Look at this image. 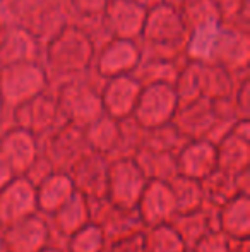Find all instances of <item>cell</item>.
I'll list each match as a JSON object with an SVG mask.
<instances>
[{
  "label": "cell",
  "instance_id": "cell-1",
  "mask_svg": "<svg viewBox=\"0 0 250 252\" xmlns=\"http://www.w3.org/2000/svg\"><path fill=\"white\" fill-rule=\"evenodd\" d=\"M94 52L96 48L93 41L79 26H65L50 43H47L43 69L48 83L60 79L62 84L83 77V74L91 67Z\"/></svg>",
  "mask_w": 250,
  "mask_h": 252
},
{
  "label": "cell",
  "instance_id": "cell-2",
  "mask_svg": "<svg viewBox=\"0 0 250 252\" xmlns=\"http://www.w3.org/2000/svg\"><path fill=\"white\" fill-rule=\"evenodd\" d=\"M55 100L60 122L72 124L83 130L105 115L101 91L84 77L58 84Z\"/></svg>",
  "mask_w": 250,
  "mask_h": 252
},
{
  "label": "cell",
  "instance_id": "cell-3",
  "mask_svg": "<svg viewBox=\"0 0 250 252\" xmlns=\"http://www.w3.org/2000/svg\"><path fill=\"white\" fill-rule=\"evenodd\" d=\"M48 77L43 65L38 62H21L0 67V98L3 108L23 105L34 96L45 93Z\"/></svg>",
  "mask_w": 250,
  "mask_h": 252
},
{
  "label": "cell",
  "instance_id": "cell-4",
  "mask_svg": "<svg viewBox=\"0 0 250 252\" xmlns=\"http://www.w3.org/2000/svg\"><path fill=\"white\" fill-rule=\"evenodd\" d=\"M177 110L178 100L173 84H149L140 90L132 119L144 130H153L170 124Z\"/></svg>",
  "mask_w": 250,
  "mask_h": 252
},
{
  "label": "cell",
  "instance_id": "cell-5",
  "mask_svg": "<svg viewBox=\"0 0 250 252\" xmlns=\"http://www.w3.org/2000/svg\"><path fill=\"white\" fill-rule=\"evenodd\" d=\"M147 180L134 158H115L108 163L107 199L118 209H136Z\"/></svg>",
  "mask_w": 250,
  "mask_h": 252
},
{
  "label": "cell",
  "instance_id": "cell-6",
  "mask_svg": "<svg viewBox=\"0 0 250 252\" xmlns=\"http://www.w3.org/2000/svg\"><path fill=\"white\" fill-rule=\"evenodd\" d=\"M65 175L74 190L86 199H107L108 161L105 156L87 150L70 165Z\"/></svg>",
  "mask_w": 250,
  "mask_h": 252
},
{
  "label": "cell",
  "instance_id": "cell-7",
  "mask_svg": "<svg viewBox=\"0 0 250 252\" xmlns=\"http://www.w3.org/2000/svg\"><path fill=\"white\" fill-rule=\"evenodd\" d=\"M45 153H40L50 161L55 173H67L74 161L87 151L84 130L72 124H60L48 134Z\"/></svg>",
  "mask_w": 250,
  "mask_h": 252
},
{
  "label": "cell",
  "instance_id": "cell-8",
  "mask_svg": "<svg viewBox=\"0 0 250 252\" xmlns=\"http://www.w3.org/2000/svg\"><path fill=\"white\" fill-rule=\"evenodd\" d=\"M136 211L142 226L147 228L170 225L178 216L177 202L170 190V186L158 180H151L146 184L136 206Z\"/></svg>",
  "mask_w": 250,
  "mask_h": 252
},
{
  "label": "cell",
  "instance_id": "cell-9",
  "mask_svg": "<svg viewBox=\"0 0 250 252\" xmlns=\"http://www.w3.org/2000/svg\"><path fill=\"white\" fill-rule=\"evenodd\" d=\"M14 122H16L17 129L33 134L36 139L54 130L55 127L62 124L58 119L55 94L45 91V93L34 96L33 100L16 106L14 108Z\"/></svg>",
  "mask_w": 250,
  "mask_h": 252
},
{
  "label": "cell",
  "instance_id": "cell-10",
  "mask_svg": "<svg viewBox=\"0 0 250 252\" xmlns=\"http://www.w3.org/2000/svg\"><path fill=\"white\" fill-rule=\"evenodd\" d=\"M249 55L250 47L247 31L231 26V24H223L218 31L209 63L223 67L233 76L235 72L247 70Z\"/></svg>",
  "mask_w": 250,
  "mask_h": 252
},
{
  "label": "cell",
  "instance_id": "cell-11",
  "mask_svg": "<svg viewBox=\"0 0 250 252\" xmlns=\"http://www.w3.org/2000/svg\"><path fill=\"white\" fill-rule=\"evenodd\" d=\"M36 189L24 177H16L0 190V228L36 215Z\"/></svg>",
  "mask_w": 250,
  "mask_h": 252
},
{
  "label": "cell",
  "instance_id": "cell-12",
  "mask_svg": "<svg viewBox=\"0 0 250 252\" xmlns=\"http://www.w3.org/2000/svg\"><path fill=\"white\" fill-rule=\"evenodd\" d=\"M146 14V10L129 0H110L101 19L111 40L136 41L142 33Z\"/></svg>",
  "mask_w": 250,
  "mask_h": 252
},
{
  "label": "cell",
  "instance_id": "cell-13",
  "mask_svg": "<svg viewBox=\"0 0 250 252\" xmlns=\"http://www.w3.org/2000/svg\"><path fill=\"white\" fill-rule=\"evenodd\" d=\"M250 161V136L249 120H238L231 130L216 144V163L218 170L230 175L249 170Z\"/></svg>",
  "mask_w": 250,
  "mask_h": 252
},
{
  "label": "cell",
  "instance_id": "cell-14",
  "mask_svg": "<svg viewBox=\"0 0 250 252\" xmlns=\"http://www.w3.org/2000/svg\"><path fill=\"white\" fill-rule=\"evenodd\" d=\"M140 62V45L129 40H110L96 55V72L103 79L127 76Z\"/></svg>",
  "mask_w": 250,
  "mask_h": 252
},
{
  "label": "cell",
  "instance_id": "cell-15",
  "mask_svg": "<svg viewBox=\"0 0 250 252\" xmlns=\"http://www.w3.org/2000/svg\"><path fill=\"white\" fill-rule=\"evenodd\" d=\"M3 246L9 252H41L50 240V228L47 221L33 215L0 232Z\"/></svg>",
  "mask_w": 250,
  "mask_h": 252
},
{
  "label": "cell",
  "instance_id": "cell-16",
  "mask_svg": "<svg viewBox=\"0 0 250 252\" xmlns=\"http://www.w3.org/2000/svg\"><path fill=\"white\" fill-rule=\"evenodd\" d=\"M140 90L142 86L130 74L107 79V84L101 90L105 115L111 117L113 120H124L132 117Z\"/></svg>",
  "mask_w": 250,
  "mask_h": 252
},
{
  "label": "cell",
  "instance_id": "cell-17",
  "mask_svg": "<svg viewBox=\"0 0 250 252\" xmlns=\"http://www.w3.org/2000/svg\"><path fill=\"white\" fill-rule=\"evenodd\" d=\"M0 155L16 177H23L40 155V144L33 134L14 127L0 136Z\"/></svg>",
  "mask_w": 250,
  "mask_h": 252
},
{
  "label": "cell",
  "instance_id": "cell-18",
  "mask_svg": "<svg viewBox=\"0 0 250 252\" xmlns=\"http://www.w3.org/2000/svg\"><path fill=\"white\" fill-rule=\"evenodd\" d=\"M216 122L213 103L204 98L180 106L171 120L175 129L187 141H206Z\"/></svg>",
  "mask_w": 250,
  "mask_h": 252
},
{
  "label": "cell",
  "instance_id": "cell-19",
  "mask_svg": "<svg viewBox=\"0 0 250 252\" xmlns=\"http://www.w3.org/2000/svg\"><path fill=\"white\" fill-rule=\"evenodd\" d=\"M216 168V146L209 141H189L177 155L178 175L187 179L200 182Z\"/></svg>",
  "mask_w": 250,
  "mask_h": 252
},
{
  "label": "cell",
  "instance_id": "cell-20",
  "mask_svg": "<svg viewBox=\"0 0 250 252\" xmlns=\"http://www.w3.org/2000/svg\"><path fill=\"white\" fill-rule=\"evenodd\" d=\"M134 161L140 168L142 175L147 182L158 180V182H170L178 175L177 170V155L168 150L156 146L144 137L139 151L134 156Z\"/></svg>",
  "mask_w": 250,
  "mask_h": 252
},
{
  "label": "cell",
  "instance_id": "cell-21",
  "mask_svg": "<svg viewBox=\"0 0 250 252\" xmlns=\"http://www.w3.org/2000/svg\"><path fill=\"white\" fill-rule=\"evenodd\" d=\"M170 226L180 237V240L184 242L187 251H192L194 246L202 237H206L207 233L218 230L216 216L213 215V209L207 208H200L197 211L185 213V215H178L170 223Z\"/></svg>",
  "mask_w": 250,
  "mask_h": 252
},
{
  "label": "cell",
  "instance_id": "cell-22",
  "mask_svg": "<svg viewBox=\"0 0 250 252\" xmlns=\"http://www.w3.org/2000/svg\"><path fill=\"white\" fill-rule=\"evenodd\" d=\"M249 196H237L216 211L218 230L223 232L226 237H230L231 240H249Z\"/></svg>",
  "mask_w": 250,
  "mask_h": 252
},
{
  "label": "cell",
  "instance_id": "cell-23",
  "mask_svg": "<svg viewBox=\"0 0 250 252\" xmlns=\"http://www.w3.org/2000/svg\"><path fill=\"white\" fill-rule=\"evenodd\" d=\"M38 41L28 31L17 26L5 28V34L0 43V67L21 62H36Z\"/></svg>",
  "mask_w": 250,
  "mask_h": 252
},
{
  "label": "cell",
  "instance_id": "cell-24",
  "mask_svg": "<svg viewBox=\"0 0 250 252\" xmlns=\"http://www.w3.org/2000/svg\"><path fill=\"white\" fill-rule=\"evenodd\" d=\"M54 226L62 237H72L86 225H89V209H87V199L74 190L72 197L62 206L60 209L52 215Z\"/></svg>",
  "mask_w": 250,
  "mask_h": 252
},
{
  "label": "cell",
  "instance_id": "cell-25",
  "mask_svg": "<svg viewBox=\"0 0 250 252\" xmlns=\"http://www.w3.org/2000/svg\"><path fill=\"white\" fill-rule=\"evenodd\" d=\"M200 190H202V206L207 204L213 211H218L226 202L240 196L235 175L221 172L218 168L204 180H200Z\"/></svg>",
  "mask_w": 250,
  "mask_h": 252
},
{
  "label": "cell",
  "instance_id": "cell-26",
  "mask_svg": "<svg viewBox=\"0 0 250 252\" xmlns=\"http://www.w3.org/2000/svg\"><path fill=\"white\" fill-rule=\"evenodd\" d=\"M233 76L216 63H200V98L209 101L228 100L235 91Z\"/></svg>",
  "mask_w": 250,
  "mask_h": 252
},
{
  "label": "cell",
  "instance_id": "cell-27",
  "mask_svg": "<svg viewBox=\"0 0 250 252\" xmlns=\"http://www.w3.org/2000/svg\"><path fill=\"white\" fill-rule=\"evenodd\" d=\"M74 187L65 173H54L36 187L38 209L54 215L72 197Z\"/></svg>",
  "mask_w": 250,
  "mask_h": 252
},
{
  "label": "cell",
  "instance_id": "cell-28",
  "mask_svg": "<svg viewBox=\"0 0 250 252\" xmlns=\"http://www.w3.org/2000/svg\"><path fill=\"white\" fill-rule=\"evenodd\" d=\"M178 12L187 33L223 26V19L213 0H184V3L178 7Z\"/></svg>",
  "mask_w": 250,
  "mask_h": 252
},
{
  "label": "cell",
  "instance_id": "cell-29",
  "mask_svg": "<svg viewBox=\"0 0 250 252\" xmlns=\"http://www.w3.org/2000/svg\"><path fill=\"white\" fill-rule=\"evenodd\" d=\"M84 136H86L87 150L107 158L117 148L118 120H113L111 117L103 115L100 120H96L94 124H91L89 127L84 129Z\"/></svg>",
  "mask_w": 250,
  "mask_h": 252
},
{
  "label": "cell",
  "instance_id": "cell-30",
  "mask_svg": "<svg viewBox=\"0 0 250 252\" xmlns=\"http://www.w3.org/2000/svg\"><path fill=\"white\" fill-rule=\"evenodd\" d=\"M178 60H160V59H140L139 65L130 76L140 84H173L182 65H177Z\"/></svg>",
  "mask_w": 250,
  "mask_h": 252
},
{
  "label": "cell",
  "instance_id": "cell-31",
  "mask_svg": "<svg viewBox=\"0 0 250 252\" xmlns=\"http://www.w3.org/2000/svg\"><path fill=\"white\" fill-rule=\"evenodd\" d=\"M173 90L178 100V108L200 100V63L185 60L177 74Z\"/></svg>",
  "mask_w": 250,
  "mask_h": 252
},
{
  "label": "cell",
  "instance_id": "cell-32",
  "mask_svg": "<svg viewBox=\"0 0 250 252\" xmlns=\"http://www.w3.org/2000/svg\"><path fill=\"white\" fill-rule=\"evenodd\" d=\"M170 190L177 202L178 215L192 213L202 208V190H200V182L187 177L177 175L173 180L168 182Z\"/></svg>",
  "mask_w": 250,
  "mask_h": 252
},
{
  "label": "cell",
  "instance_id": "cell-33",
  "mask_svg": "<svg viewBox=\"0 0 250 252\" xmlns=\"http://www.w3.org/2000/svg\"><path fill=\"white\" fill-rule=\"evenodd\" d=\"M144 137H146V130L132 117L118 120V143L113 153L118 155L117 158H134Z\"/></svg>",
  "mask_w": 250,
  "mask_h": 252
},
{
  "label": "cell",
  "instance_id": "cell-34",
  "mask_svg": "<svg viewBox=\"0 0 250 252\" xmlns=\"http://www.w3.org/2000/svg\"><path fill=\"white\" fill-rule=\"evenodd\" d=\"M146 252H184L187 251L180 237L173 232L170 225H161L149 228L144 233Z\"/></svg>",
  "mask_w": 250,
  "mask_h": 252
},
{
  "label": "cell",
  "instance_id": "cell-35",
  "mask_svg": "<svg viewBox=\"0 0 250 252\" xmlns=\"http://www.w3.org/2000/svg\"><path fill=\"white\" fill-rule=\"evenodd\" d=\"M107 242L96 225H86L83 230L69 237V252H105Z\"/></svg>",
  "mask_w": 250,
  "mask_h": 252
},
{
  "label": "cell",
  "instance_id": "cell-36",
  "mask_svg": "<svg viewBox=\"0 0 250 252\" xmlns=\"http://www.w3.org/2000/svg\"><path fill=\"white\" fill-rule=\"evenodd\" d=\"M231 247V239L226 237L220 230H214V232L207 233L206 237L199 240V242L194 246V252H230Z\"/></svg>",
  "mask_w": 250,
  "mask_h": 252
},
{
  "label": "cell",
  "instance_id": "cell-37",
  "mask_svg": "<svg viewBox=\"0 0 250 252\" xmlns=\"http://www.w3.org/2000/svg\"><path fill=\"white\" fill-rule=\"evenodd\" d=\"M54 173H55V170H54V166L50 165V161H48L43 155H38V158L34 159L33 165L28 168V172L24 173L23 177L36 189L41 182H45V180L50 175H54Z\"/></svg>",
  "mask_w": 250,
  "mask_h": 252
},
{
  "label": "cell",
  "instance_id": "cell-38",
  "mask_svg": "<svg viewBox=\"0 0 250 252\" xmlns=\"http://www.w3.org/2000/svg\"><path fill=\"white\" fill-rule=\"evenodd\" d=\"M110 0H70V9L79 14L81 19L101 17Z\"/></svg>",
  "mask_w": 250,
  "mask_h": 252
},
{
  "label": "cell",
  "instance_id": "cell-39",
  "mask_svg": "<svg viewBox=\"0 0 250 252\" xmlns=\"http://www.w3.org/2000/svg\"><path fill=\"white\" fill-rule=\"evenodd\" d=\"M213 2L223 19V24L231 23L240 14L247 12V0H213Z\"/></svg>",
  "mask_w": 250,
  "mask_h": 252
},
{
  "label": "cell",
  "instance_id": "cell-40",
  "mask_svg": "<svg viewBox=\"0 0 250 252\" xmlns=\"http://www.w3.org/2000/svg\"><path fill=\"white\" fill-rule=\"evenodd\" d=\"M105 252H146L144 232L134 233L130 237L117 240V242L108 244V249H105Z\"/></svg>",
  "mask_w": 250,
  "mask_h": 252
},
{
  "label": "cell",
  "instance_id": "cell-41",
  "mask_svg": "<svg viewBox=\"0 0 250 252\" xmlns=\"http://www.w3.org/2000/svg\"><path fill=\"white\" fill-rule=\"evenodd\" d=\"M14 179H16V173L12 172V168H10L9 163L5 161V158L0 155V190L9 182H12Z\"/></svg>",
  "mask_w": 250,
  "mask_h": 252
},
{
  "label": "cell",
  "instance_id": "cell-42",
  "mask_svg": "<svg viewBox=\"0 0 250 252\" xmlns=\"http://www.w3.org/2000/svg\"><path fill=\"white\" fill-rule=\"evenodd\" d=\"M129 2L136 3V5H139L140 9H144L146 12H149V10H153L154 7L165 3V0H129Z\"/></svg>",
  "mask_w": 250,
  "mask_h": 252
},
{
  "label": "cell",
  "instance_id": "cell-43",
  "mask_svg": "<svg viewBox=\"0 0 250 252\" xmlns=\"http://www.w3.org/2000/svg\"><path fill=\"white\" fill-rule=\"evenodd\" d=\"M230 252H249V240H231Z\"/></svg>",
  "mask_w": 250,
  "mask_h": 252
},
{
  "label": "cell",
  "instance_id": "cell-44",
  "mask_svg": "<svg viewBox=\"0 0 250 252\" xmlns=\"http://www.w3.org/2000/svg\"><path fill=\"white\" fill-rule=\"evenodd\" d=\"M5 24L2 23V21H0V43H2V40H3V34H5Z\"/></svg>",
  "mask_w": 250,
  "mask_h": 252
},
{
  "label": "cell",
  "instance_id": "cell-45",
  "mask_svg": "<svg viewBox=\"0 0 250 252\" xmlns=\"http://www.w3.org/2000/svg\"><path fill=\"white\" fill-rule=\"evenodd\" d=\"M0 252H9L5 249V246H3V242H2V239H0Z\"/></svg>",
  "mask_w": 250,
  "mask_h": 252
},
{
  "label": "cell",
  "instance_id": "cell-46",
  "mask_svg": "<svg viewBox=\"0 0 250 252\" xmlns=\"http://www.w3.org/2000/svg\"><path fill=\"white\" fill-rule=\"evenodd\" d=\"M2 113H3V103H2V98H0V119H2Z\"/></svg>",
  "mask_w": 250,
  "mask_h": 252
},
{
  "label": "cell",
  "instance_id": "cell-47",
  "mask_svg": "<svg viewBox=\"0 0 250 252\" xmlns=\"http://www.w3.org/2000/svg\"><path fill=\"white\" fill-rule=\"evenodd\" d=\"M41 252H60V251H57V249H48V247H47V249L41 251Z\"/></svg>",
  "mask_w": 250,
  "mask_h": 252
},
{
  "label": "cell",
  "instance_id": "cell-48",
  "mask_svg": "<svg viewBox=\"0 0 250 252\" xmlns=\"http://www.w3.org/2000/svg\"><path fill=\"white\" fill-rule=\"evenodd\" d=\"M184 252H194V251H184Z\"/></svg>",
  "mask_w": 250,
  "mask_h": 252
}]
</instances>
